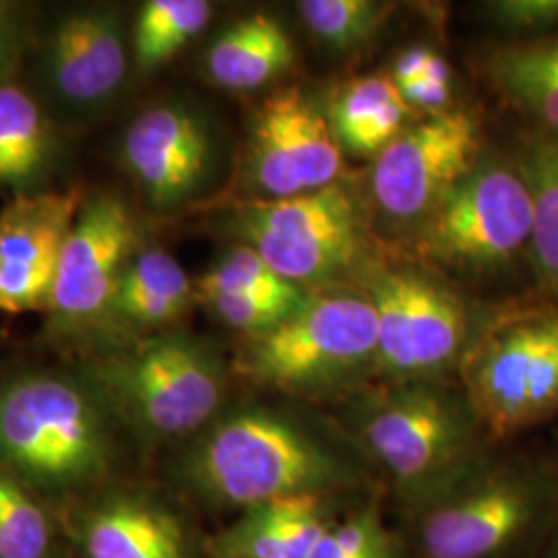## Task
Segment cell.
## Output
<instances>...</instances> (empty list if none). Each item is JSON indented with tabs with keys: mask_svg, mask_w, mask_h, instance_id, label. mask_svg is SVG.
Returning a JSON list of instances; mask_svg holds the SVG:
<instances>
[{
	"mask_svg": "<svg viewBox=\"0 0 558 558\" xmlns=\"http://www.w3.org/2000/svg\"><path fill=\"white\" fill-rule=\"evenodd\" d=\"M189 474L207 497L244 511L290 497L364 490L368 476L306 422L267 408L218 422L191 456Z\"/></svg>",
	"mask_w": 558,
	"mask_h": 558,
	"instance_id": "obj_1",
	"label": "cell"
},
{
	"mask_svg": "<svg viewBox=\"0 0 558 558\" xmlns=\"http://www.w3.org/2000/svg\"><path fill=\"white\" fill-rule=\"evenodd\" d=\"M356 435L408 513L484 463V428L470 405L437 383H398L360 403Z\"/></svg>",
	"mask_w": 558,
	"mask_h": 558,
	"instance_id": "obj_2",
	"label": "cell"
},
{
	"mask_svg": "<svg viewBox=\"0 0 558 558\" xmlns=\"http://www.w3.org/2000/svg\"><path fill=\"white\" fill-rule=\"evenodd\" d=\"M557 511L546 474L484 461L410 518L420 558H513Z\"/></svg>",
	"mask_w": 558,
	"mask_h": 558,
	"instance_id": "obj_3",
	"label": "cell"
},
{
	"mask_svg": "<svg viewBox=\"0 0 558 558\" xmlns=\"http://www.w3.org/2000/svg\"><path fill=\"white\" fill-rule=\"evenodd\" d=\"M377 313L368 299L311 296L296 315L251 338L244 371L294 396H323L377 368Z\"/></svg>",
	"mask_w": 558,
	"mask_h": 558,
	"instance_id": "obj_4",
	"label": "cell"
},
{
	"mask_svg": "<svg viewBox=\"0 0 558 558\" xmlns=\"http://www.w3.org/2000/svg\"><path fill=\"white\" fill-rule=\"evenodd\" d=\"M465 398L486 437L502 439L558 412V311L502 315L468 348Z\"/></svg>",
	"mask_w": 558,
	"mask_h": 558,
	"instance_id": "obj_5",
	"label": "cell"
},
{
	"mask_svg": "<svg viewBox=\"0 0 558 558\" xmlns=\"http://www.w3.org/2000/svg\"><path fill=\"white\" fill-rule=\"evenodd\" d=\"M228 228L279 278L302 290L350 271L366 240L359 205L338 182L290 199L251 201Z\"/></svg>",
	"mask_w": 558,
	"mask_h": 558,
	"instance_id": "obj_6",
	"label": "cell"
},
{
	"mask_svg": "<svg viewBox=\"0 0 558 558\" xmlns=\"http://www.w3.org/2000/svg\"><path fill=\"white\" fill-rule=\"evenodd\" d=\"M0 461L52 484L98 474L106 461V428L96 403L59 377L11 383L0 393Z\"/></svg>",
	"mask_w": 558,
	"mask_h": 558,
	"instance_id": "obj_7",
	"label": "cell"
},
{
	"mask_svg": "<svg viewBox=\"0 0 558 558\" xmlns=\"http://www.w3.org/2000/svg\"><path fill=\"white\" fill-rule=\"evenodd\" d=\"M534 201L521 168L476 166L424 220L420 246L433 260L488 271L530 246Z\"/></svg>",
	"mask_w": 558,
	"mask_h": 558,
	"instance_id": "obj_8",
	"label": "cell"
},
{
	"mask_svg": "<svg viewBox=\"0 0 558 558\" xmlns=\"http://www.w3.org/2000/svg\"><path fill=\"white\" fill-rule=\"evenodd\" d=\"M368 300L377 313V371L398 383H435L465 356L468 315L456 294L416 271H380Z\"/></svg>",
	"mask_w": 558,
	"mask_h": 558,
	"instance_id": "obj_9",
	"label": "cell"
},
{
	"mask_svg": "<svg viewBox=\"0 0 558 558\" xmlns=\"http://www.w3.org/2000/svg\"><path fill=\"white\" fill-rule=\"evenodd\" d=\"M108 377L141 424L163 437L199 430L214 418L226 391L218 354L182 333L141 343L108 366Z\"/></svg>",
	"mask_w": 558,
	"mask_h": 558,
	"instance_id": "obj_10",
	"label": "cell"
},
{
	"mask_svg": "<svg viewBox=\"0 0 558 558\" xmlns=\"http://www.w3.org/2000/svg\"><path fill=\"white\" fill-rule=\"evenodd\" d=\"M478 122L465 112H442L403 131L373 168V197L393 220H426L478 166Z\"/></svg>",
	"mask_w": 558,
	"mask_h": 558,
	"instance_id": "obj_11",
	"label": "cell"
},
{
	"mask_svg": "<svg viewBox=\"0 0 558 558\" xmlns=\"http://www.w3.org/2000/svg\"><path fill=\"white\" fill-rule=\"evenodd\" d=\"M246 161L263 199H290L336 184L341 149L319 108L290 87L260 104Z\"/></svg>",
	"mask_w": 558,
	"mask_h": 558,
	"instance_id": "obj_12",
	"label": "cell"
},
{
	"mask_svg": "<svg viewBox=\"0 0 558 558\" xmlns=\"http://www.w3.org/2000/svg\"><path fill=\"white\" fill-rule=\"evenodd\" d=\"M137 242V221L124 201L114 195L83 201L60 253L50 313L64 325H80L110 311Z\"/></svg>",
	"mask_w": 558,
	"mask_h": 558,
	"instance_id": "obj_13",
	"label": "cell"
},
{
	"mask_svg": "<svg viewBox=\"0 0 558 558\" xmlns=\"http://www.w3.org/2000/svg\"><path fill=\"white\" fill-rule=\"evenodd\" d=\"M83 193L21 195L0 214V313L48 306L60 253Z\"/></svg>",
	"mask_w": 558,
	"mask_h": 558,
	"instance_id": "obj_14",
	"label": "cell"
},
{
	"mask_svg": "<svg viewBox=\"0 0 558 558\" xmlns=\"http://www.w3.org/2000/svg\"><path fill=\"white\" fill-rule=\"evenodd\" d=\"M211 160L207 124L182 106L161 104L141 112L122 137V161L158 209L191 199L209 177Z\"/></svg>",
	"mask_w": 558,
	"mask_h": 558,
	"instance_id": "obj_15",
	"label": "cell"
},
{
	"mask_svg": "<svg viewBox=\"0 0 558 558\" xmlns=\"http://www.w3.org/2000/svg\"><path fill=\"white\" fill-rule=\"evenodd\" d=\"M46 73L69 104L94 106L117 94L126 77L122 21L114 11H77L50 36Z\"/></svg>",
	"mask_w": 558,
	"mask_h": 558,
	"instance_id": "obj_16",
	"label": "cell"
},
{
	"mask_svg": "<svg viewBox=\"0 0 558 558\" xmlns=\"http://www.w3.org/2000/svg\"><path fill=\"white\" fill-rule=\"evenodd\" d=\"M336 499L290 497L244 511L218 539L220 558H311Z\"/></svg>",
	"mask_w": 558,
	"mask_h": 558,
	"instance_id": "obj_17",
	"label": "cell"
},
{
	"mask_svg": "<svg viewBox=\"0 0 558 558\" xmlns=\"http://www.w3.org/2000/svg\"><path fill=\"white\" fill-rule=\"evenodd\" d=\"M294 59V44L283 25L267 13H255L221 32L205 64L221 87L251 92L279 77Z\"/></svg>",
	"mask_w": 558,
	"mask_h": 558,
	"instance_id": "obj_18",
	"label": "cell"
},
{
	"mask_svg": "<svg viewBox=\"0 0 558 558\" xmlns=\"http://www.w3.org/2000/svg\"><path fill=\"white\" fill-rule=\"evenodd\" d=\"M85 546L89 558H189L177 518L143 500L106 507L89 521Z\"/></svg>",
	"mask_w": 558,
	"mask_h": 558,
	"instance_id": "obj_19",
	"label": "cell"
},
{
	"mask_svg": "<svg viewBox=\"0 0 558 558\" xmlns=\"http://www.w3.org/2000/svg\"><path fill=\"white\" fill-rule=\"evenodd\" d=\"M410 106L391 77H362L339 92L331 108L339 145L359 156L377 154L403 133Z\"/></svg>",
	"mask_w": 558,
	"mask_h": 558,
	"instance_id": "obj_20",
	"label": "cell"
},
{
	"mask_svg": "<svg viewBox=\"0 0 558 558\" xmlns=\"http://www.w3.org/2000/svg\"><path fill=\"white\" fill-rule=\"evenodd\" d=\"M488 73L507 100L558 140V36L500 48Z\"/></svg>",
	"mask_w": 558,
	"mask_h": 558,
	"instance_id": "obj_21",
	"label": "cell"
},
{
	"mask_svg": "<svg viewBox=\"0 0 558 558\" xmlns=\"http://www.w3.org/2000/svg\"><path fill=\"white\" fill-rule=\"evenodd\" d=\"M195 296L197 288L179 260L151 248L126 265L110 311L143 327H156L179 319Z\"/></svg>",
	"mask_w": 558,
	"mask_h": 558,
	"instance_id": "obj_22",
	"label": "cell"
},
{
	"mask_svg": "<svg viewBox=\"0 0 558 558\" xmlns=\"http://www.w3.org/2000/svg\"><path fill=\"white\" fill-rule=\"evenodd\" d=\"M54 140L38 101L23 87L0 83V184L27 186L40 179Z\"/></svg>",
	"mask_w": 558,
	"mask_h": 558,
	"instance_id": "obj_23",
	"label": "cell"
},
{
	"mask_svg": "<svg viewBox=\"0 0 558 558\" xmlns=\"http://www.w3.org/2000/svg\"><path fill=\"white\" fill-rule=\"evenodd\" d=\"M519 168L534 201V230L530 251L542 283L558 294V140H534Z\"/></svg>",
	"mask_w": 558,
	"mask_h": 558,
	"instance_id": "obj_24",
	"label": "cell"
},
{
	"mask_svg": "<svg viewBox=\"0 0 558 558\" xmlns=\"http://www.w3.org/2000/svg\"><path fill=\"white\" fill-rule=\"evenodd\" d=\"M214 7L205 0H149L135 27V57L149 71L172 59L211 20Z\"/></svg>",
	"mask_w": 558,
	"mask_h": 558,
	"instance_id": "obj_25",
	"label": "cell"
},
{
	"mask_svg": "<svg viewBox=\"0 0 558 558\" xmlns=\"http://www.w3.org/2000/svg\"><path fill=\"white\" fill-rule=\"evenodd\" d=\"M195 288L199 299L211 294H230L286 302L294 306H302L311 299V294H306L299 286L279 278L253 248L244 244L230 248L216 265H211L195 281Z\"/></svg>",
	"mask_w": 558,
	"mask_h": 558,
	"instance_id": "obj_26",
	"label": "cell"
},
{
	"mask_svg": "<svg viewBox=\"0 0 558 558\" xmlns=\"http://www.w3.org/2000/svg\"><path fill=\"white\" fill-rule=\"evenodd\" d=\"M373 0H304L299 13L315 40L336 52L354 50L371 40L389 13Z\"/></svg>",
	"mask_w": 558,
	"mask_h": 558,
	"instance_id": "obj_27",
	"label": "cell"
},
{
	"mask_svg": "<svg viewBox=\"0 0 558 558\" xmlns=\"http://www.w3.org/2000/svg\"><path fill=\"white\" fill-rule=\"evenodd\" d=\"M311 558H403V555L398 539L383 523L377 505L364 502L329 523Z\"/></svg>",
	"mask_w": 558,
	"mask_h": 558,
	"instance_id": "obj_28",
	"label": "cell"
},
{
	"mask_svg": "<svg viewBox=\"0 0 558 558\" xmlns=\"http://www.w3.org/2000/svg\"><path fill=\"white\" fill-rule=\"evenodd\" d=\"M48 525L38 505L0 476V558H41Z\"/></svg>",
	"mask_w": 558,
	"mask_h": 558,
	"instance_id": "obj_29",
	"label": "cell"
},
{
	"mask_svg": "<svg viewBox=\"0 0 558 558\" xmlns=\"http://www.w3.org/2000/svg\"><path fill=\"white\" fill-rule=\"evenodd\" d=\"M205 306L228 327L248 333L251 338L276 329L283 320L296 315L302 306L274 302V300L244 299L230 294H211L203 296Z\"/></svg>",
	"mask_w": 558,
	"mask_h": 558,
	"instance_id": "obj_30",
	"label": "cell"
},
{
	"mask_svg": "<svg viewBox=\"0 0 558 558\" xmlns=\"http://www.w3.org/2000/svg\"><path fill=\"white\" fill-rule=\"evenodd\" d=\"M500 27L513 32H546L558 27V0H507L493 9Z\"/></svg>",
	"mask_w": 558,
	"mask_h": 558,
	"instance_id": "obj_31",
	"label": "cell"
},
{
	"mask_svg": "<svg viewBox=\"0 0 558 558\" xmlns=\"http://www.w3.org/2000/svg\"><path fill=\"white\" fill-rule=\"evenodd\" d=\"M399 94L405 100V104L412 108H426L433 110L435 114H442L447 110H442L449 98H451V85H440L426 80L424 75L418 80L408 81V83H399Z\"/></svg>",
	"mask_w": 558,
	"mask_h": 558,
	"instance_id": "obj_32",
	"label": "cell"
},
{
	"mask_svg": "<svg viewBox=\"0 0 558 558\" xmlns=\"http://www.w3.org/2000/svg\"><path fill=\"white\" fill-rule=\"evenodd\" d=\"M15 44H17L15 7L0 2V77L7 73V69L15 59Z\"/></svg>",
	"mask_w": 558,
	"mask_h": 558,
	"instance_id": "obj_33",
	"label": "cell"
},
{
	"mask_svg": "<svg viewBox=\"0 0 558 558\" xmlns=\"http://www.w3.org/2000/svg\"><path fill=\"white\" fill-rule=\"evenodd\" d=\"M435 52L426 46H414L410 50H405L398 62H396V69H393V75L391 80L396 85L399 83H408V81L418 80L424 75L426 66H428V60Z\"/></svg>",
	"mask_w": 558,
	"mask_h": 558,
	"instance_id": "obj_34",
	"label": "cell"
},
{
	"mask_svg": "<svg viewBox=\"0 0 558 558\" xmlns=\"http://www.w3.org/2000/svg\"><path fill=\"white\" fill-rule=\"evenodd\" d=\"M548 557L558 558V511L557 518H555V530H553V546H550Z\"/></svg>",
	"mask_w": 558,
	"mask_h": 558,
	"instance_id": "obj_35",
	"label": "cell"
}]
</instances>
